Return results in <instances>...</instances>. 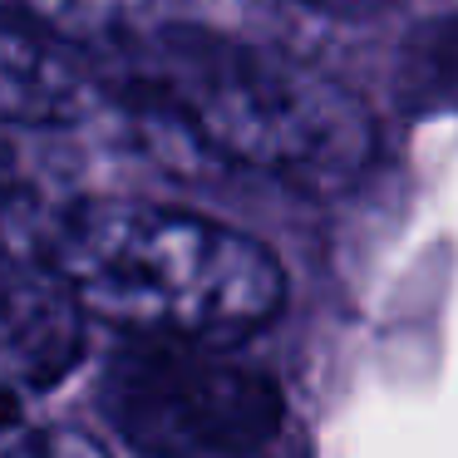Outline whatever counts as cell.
<instances>
[{
	"label": "cell",
	"mask_w": 458,
	"mask_h": 458,
	"mask_svg": "<svg viewBox=\"0 0 458 458\" xmlns=\"http://www.w3.org/2000/svg\"><path fill=\"white\" fill-rule=\"evenodd\" d=\"M104 414L148 458H261L286 428V399L212 340L133 335L104 365Z\"/></svg>",
	"instance_id": "cell-3"
},
{
	"label": "cell",
	"mask_w": 458,
	"mask_h": 458,
	"mask_svg": "<svg viewBox=\"0 0 458 458\" xmlns=\"http://www.w3.org/2000/svg\"><path fill=\"white\" fill-rule=\"evenodd\" d=\"M0 267L60 281L89 320L143 340L227 345L286 301L276 251L251 232L148 198H60L0 173Z\"/></svg>",
	"instance_id": "cell-1"
},
{
	"label": "cell",
	"mask_w": 458,
	"mask_h": 458,
	"mask_svg": "<svg viewBox=\"0 0 458 458\" xmlns=\"http://www.w3.org/2000/svg\"><path fill=\"white\" fill-rule=\"evenodd\" d=\"M5 15L40 25L60 40H119L123 30L158 21V0H0Z\"/></svg>",
	"instance_id": "cell-5"
},
{
	"label": "cell",
	"mask_w": 458,
	"mask_h": 458,
	"mask_svg": "<svg viewBox=\"0 0 458 458\" xmlns=\"http://www.w3.org/2000/svg\"><path fill=\"white\" fill-rule=\"evenodd\" d=\"M104 60L133 109L286 188H350L379 148L375 114L350 84L267 40L158 15L109 40Z\"/></svg>",
	"instance_id": "cell-2"
},
{
	"label": "cell",
	"mask_w": 458,
	"mask_h": 458,
	"mask_svg": "<svg viewBox=\"0 0 458 458\" xmlns=\"http://www.w3.org/2000/svg\"><path fill=\"white\" fill-rule=\"evenodd\" d=\"M306 5H330V11H345V5H369V0H306Z\"/></svg>",
	"instance_id": "cell-6"
},
{
	"label": "cell",
	"mask_w": 458,
	"mask_h": 458,
	"mask_svg": "<svg viewBox=\"0 0 458 458\" xmlns=\"http://www.w3.org/2000/svg\"><path fill=\"white\" fill-rule=\"evenodd\" d=\"M84 310L60 281L30 267H0V394L50 389L84 355Z\"/></svg>",
	"instance_id": "cell-4"
}]
</instances>
